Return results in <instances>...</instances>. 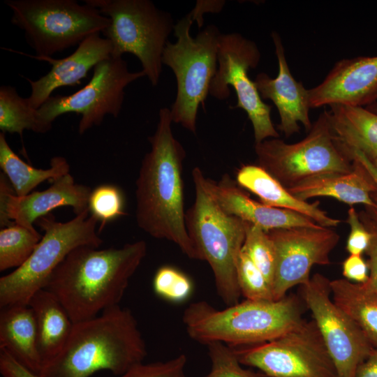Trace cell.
<instances>
[{
    "instance_id": "24",
    "label": "cell",
    "mask_w": 377,
    "mask_h": 377,
    "mask_svg": "<svg viewBox=\"0 0 377 377\" xmlns=\"http://www.w3.org/2000/svg\"><path fill=\"white\" fill-rule=\"evenodd\" d=\"M0 349L32 373L40 374L43 361L38 350L36 323L28 304L1 308Z\"/></svg>"
},
{
    "instance_id": "13",
    "label": "cell",
    "mask_w": 377,
    "mask_h": 377,
    "mask_svg": "<svg viewBox=\"0 0 377 377\" xmlns=\"http://www.w3.org/2000/svg\"><path fill=\"white\" fill-rule=\"evenodd\" d=\"M260 59V52L253 41L237 33L221 34L218 68L209 90L214 98L225 100L230 94L229 86H232L237 98L234 108L246 112L253 126L255 144L269 138H279L271 119V105L263 101L254 81L248 75L249 69L256 68Z\"/></svg>"
},
{
    "instance_id": "33",
    "label": "cell",
    "mask_w": 377,
    "mask_h": 377,
    "mask_svg": "<svg viewBox=\"0 0 377 377\" xmlns=\"http://www.w3.org/2000/svg\"><path fill=\"white\" fill-rule=\"evenodd\" d=\"M211 369L205 377H269L259 371L244 369L233 350L221 342L206 345Z\"/></svg>"
},
{
    "instance_id": "39",
    "label": "cell",
    "mask_w": 377,
    "mask_h": 377,
    "mask_svg": "<svg viewBox=\"0 0 377 377\" xmlns=\"http://www.w3.org/2000/svg\"><path fill=\"white\" fill-rule=\"evenodd\" d=\"M0 371L5 377H40L20 364L3 349H0Z\"/></svg>"
},
{
    "instance_id": "4",
    "label": "cell",
    "mask_w": 377,
    "mask_h": 377,
    "mask_svg": "<svg viewBox=\"0 0 377 377\" xmlns=\"http://www.w3.org/2000/svg\"><path fill=\"white\" fill-rule=\"evenodd\" d=\"M304 320L297 299L287 295L279 300H246L221 310L207 301H197L182 314L191 339L205 346L221 342L230 347L269 341Z\"/></svg>"
},
{
    "instance_id": "12",
    "label": "cell",
    "mask_w": 377,
    "mask_h": 377,
    "mask_svg": "<svg viewBox=\"0 0 377 377\" xmlns=\"http://www.w3.org/2000/svg\"><path fill=\"white\" fill-rule=\"evenodd\" d=\"M231 348L242 365L269 377H338L313 320L269 341Z\"/></svg>"
},
{
    "instance_id": "3",
    "label": "cell",
    "mask_w": 377,
    "mask_h": 377,
    "mask_svg": "<svg viewBox=\"0 0 377 377\" xmlns=\"http://www.w3.org/2000/svg\"><path fill=\"white\" fill-rule=\"evenodd\" d=\"M147 355L131 311L117 305L74 323L60 353L42 368L40 377H90L100 370L120 376Z\"/></svg>"
},
{
    "instance_id": "9",
    "label": "cell",
    "mask_w": 377,
    "mask_h": 377,
    "mask_svg": "<svg viewBox=\"0 0 377 377\" xmlns=\"http://www.w3.org/2000/svg\"><path fill=\"white\" fill-rule=\"evenodd\" d=\"M11 22L24 33L39 57H52L103 32L110 19L99 10L75 0H6Z\"/></svg>"
},
{
    "instance_id": "15",
    "label": "cell",
    "mask_w": 377,
    "mask_h": 377,
    "mask_svg": "<svg viewBox=\"0 0 377 377\" xmlns=\"http://www.w3.org/2000/svg\"><path fill=\"white\" fill-rule=\"evenodd\" d=\"M274 246L276 268L272 286L274 300L293 287L307 283L315 265L330 264V253L340 239L331 228L293 227L267 232Z\"/></svg>"
},
{
    "instance_id": "17",
    "label": "cell",
    "mask_w": 377,
    "mask_h": 377,
    "mask_svg": "<svg viewBox=\"0 0 377 377\" xmlns=\"http://www.w3.org/2000/svg\"><path fill=\"white\" fill-rule=\"evenodd\" d=\"M308 94L310 108L373 104L377 100V56L339 60L319 84L308 89Z\"/></svg>"
},
{
    "instance_id": "31",
    "label": "cell",
    "mask_w": 377,
    "mask_h": 377,
    "mask_svg": "<svg viewBox=\"0 0 377 377\" xmlns=\"http://www.w3.org/2000/svg\"><path fill=\"white\" fill-rule=\"evenodd\" d=\"M89 210L101 226V232L106 223L125 214L124 200L121 191L112 184H102L91 190Z\"/></svg>"
},
{
    "instance_id": "27",
    "label": "cell",
    "mask_w": 377,
    "mask_h": 377,
    "mask_svg": "<svg viewBox=\"0 0 377 377\" xmlns=\"http://www.w3.org/2000/svg\"><path fill=\"white\" fill-rule=\"evenodd\" d=\"M333 301L357 325L374 347H377V292L365 283L346 279L330 281Z\"/></svg>"
},
{
    "instance_id": "35",
    "label": "cell",
    "mask_w": 377,
    "mask_h": 377,
    "mask_svg": "<svg viewBox=\"0 0 377 377\" xmlns=\"http://www.w3.org/2000/svg\"><path fill=\"white\" fill-rule=\"evenodd\" d=\"M186 362L182 353L167 361L137 364L118 377H186Z\"/></svg>"
},
{
    "instance_id": "37",
    "label": "cell",
    "mask_w": 377,
    "mask_h": 377,
    "mask_svg": "<svg viewBox=\"0 0 377 377\" xmlns=\"http://www.w3.org/2000/svg\"><path fill=\"white\" fill-rule=\"evenodd\" d=\"M360 217L371 234V239L366 253L369 256V269L368 281L364 283L369 288L377 292V223L364 209L359 212Z\"/></svg>"
},
{
    "instance_id": "40",
    "label": "cell",
    "mask_w": 377,
    "mask_h": 377,
    "mask_svg": "<svg viewBox=\"0 0 377 377\" xmlns=\"http://www.w3.org/2000/svg\"><path fill=\"white\" fill-rule=\"evenodd\" d=\"M224 4V1H198L191 13L198 24V27L200 28L202 25V15L205 13H219Z\"/></svg>"
},
{
    "instance_id": "18",
    "label": "cell",
    "mask_w": 377,
    "mask_h": 377,
    "mask_svg": "<svg viewBox=\"0 0 377 377\" xmlns=\"http://www.w3.org/2000/svg\"><path fill=\"white\" fill-rule=\"evenodd\" d=\"M6 50L47 62L52 66L46 75L36 80L24 77L31 87V94L27 101L35 110L38 109L55 89L80 84L81 80L87 77L90 70L112 56L110 41L100 36V33L94 34L85 38L72 54L61 59L39 57L11 49Z\"/></svg>"
},
{
    "instance_id": "45",
    "label": "cell",
    "mask_w": 377,
    "mask_h": 377,
    "mask_svg": "<svg viewBox=\"0 0 377 377\" xmlns=\"http://www.w3.org/2000/svg\"><path fill=\"white\" fill-rule=\"evenodd\" d=\"M371 161V160H370ZM371 162L372 163L374 167L376 168V170H377V157L374 158L373 160L371 161Z\"/></svg>"
},
{
    "instance_id": "28",
    "label": "cell",
    "mask_w": 377,
    "mask_h": 377,
    "mask_svg": "<svg viewBox=\"0 0 377 377\" xmlns=\"http://www.w3.org/2000/svg\"><path fill=\"white\" fill-rule=\"evenodd\" d=\"M0 130L21 137L24 130L43 133L36 110L31 107L27 98L22 97L10 85L0 87Z\"/></svg>"
},
{
    "instance_id": "26",
    "label": "cell",
    "mask_w": 377,
    "mask_h": 377,
    "mask_svg": "<svg viewBox=\"0 0 377 377\" xmlns=\"http://www.w3.org/2000/svg\"><path fill=\"white\" fill-rule=\"evenodd\" d=\"M0 168L7 177L17 196L22 197L31 193L40 184L49 181L53 182L70 173V165L60 156L50 160L47 169L33 167L23 161L11 149L6 138V133L0 132Z\"/></svg>"
},
{
    "instance_id": "41",
    "label": "cell",
    "mask_w": 377,
    "mask_h": 377,
    "mask_svg": "<svg viewBox=\"0 0 377 377\" xmlns=\"http://www.w3.org/2000/svg\"><path fill=\"white\" fill-rule=\"evenodd\" d=\"M355 377H377V347L360 364Z\"/></svg>"
},
{
    "instance_id": "43",
    "label": "cell",
    "mask_w": 377,
    "mask_h": 377,
    "mask_svg": "<svg viewBox=\"0 0 377 377\" xmlns=\"http://www.w3.org/2000/svg\"><path fill=\"white\" fill-rule=\"evenodd\" d=\"M377 223V208L365 207L364 209Z\"/></svg>"
},
{
    "instance_id": "11",
    "label": "cell",
    "mask_w": 377,
    "mask_h": 377,
    "mask_svg": "<svg viewBox=\"0 0 377 377\" xmlns=\"http://www.w3.org/2000/svg\"><path fill=\"white\" fill-rule=\"evenodd\" d=\"M145 76L142 71H129L122 57L112 56L100 62L84 87L68 96H51L36 110L43 133L52 129L58 117L68 112L81 114L78 124L80 135L100 126L108 114L117 117L122 108L125 88Z\"/></svg>"
},
{
    "instance_id": "16",
    "label": "cell",
    "mask_w": 377,
    "mask_h": 377,
    "mask_svg": "<svg viewBox=\"0 0 377 377\" xmlns=\"http://www.w3.org/2000/svg\"><path fill=\"white\" fill-rule=\"evenodd\" d=\"M91 188L75 182L68 173L52 182L49 188L17 196L3 172L0 175V226L19 224L34 228V223L53 209L71 207L75 215L89 209Z\"/></svg>"
},
{
    "instance_id": "6",
    "label": "cell",
    "mask_w": 377,
    "mask_h": 377,
    "mask_svg": "<svg viewBox=\"0 0 377 377\" xmlns=\"http://www.w3.org/2000/svg\"><path fill=\"white\" fill-rule=\"evenodd\" d=\"M195 19L191 12L175 25V43L168 42L162 61L173 71L177 95L171 106L172 121L195 133L198 108L209 94L218 68V49L221 33L207 25L195 38L190 29Z\"/></svg>"
},
{
    "instance_id": "20",
    "label": "cell",
    "mask_w": 377,
    "mask_h": 377,
    "mask_svg": "<svg viewBox=\"0 0 377 377\" xmlns=\"http://www.w3.org/2000/svg\"><path fill=\"white\" fill-rule=\"evenodd\" d=\"M204 184L224 212L258 226L266 232L293 227L320 226L299 212L270 207L251 199L228 174L219 182L204 177Z\"/></svg>"
},
{
    "instance_id": "8",
    "label": "cell",
    "mask_w": 377,
    "mask_h": 377,
    "mask_svg": "<svg viewBox=\"0 0 377 377\" xmlns=\"http://www.w3.org/2000/svg\"><path fill=\"white\" fill-rule=\"evenodd\" d=\"M108 17L110 23L102 32L112 46V56L134 54L151 85L160 80L163 54L174 31L172 15L149 0H84Z\"/></svg>"
},
{
    "instance_id": "23",
    "label": "cell",
    "mask_w": 377,
    "mask_h": 377,
    "mask_svg": "<svg viewBox=\"0 0 377 377\" xmlns=\"http://www.w3.org/2000/svg\"><path fill=\"white\" fill-rule=\"evenodd\" d=\"M237 184L254 193L264 205L302 214L325 228L338 226L341 221L328 216L316 200H301L258 165H244L237 171Z\"/></svg>"
},
{
    "instance_id": "14",
    "label": "cell",
    "mask_w": 377,
    "mask_h": 377,
    "mask_svg": "<svg viewBox=\"0 0 377 377\" xmlns=\"http://www.w3.org/2000/svg\"><path fill=\"white\" fill-rule=\"evenodd\" d=\"M330 281L316 273L302 286V295L335 366L338 377H355L374 348L363 332L332 300Z\"/></svg>"
},
{
    "instance_id": "1",
    "label": "cell",
    "mask_w": 377,
    "mask_h": 377,
    "mask_svg": "<svg viewBox=\"0 0 377 377\" xmlns=\"http://www.w3.org/2000/svg\"><path fill=\"white\" fill-rule=\"evenodd\" d=\"M172 123L170 110L161 108L135 182L136 222L151 237L172 242L188 258L202 260L186 230L182 177L186 153L174 137Z\"/></svg>"
},
{
    "instance_id": "30",
    "label": "cell",
    "mask_w": 377,
    "mask_h": 377,
    "mask_svg": "<svg viewBox=\"0 0 377 377\" xmlns=\"http://www.w3.org/2000/svg\"><path fill=\"white\" fill-rule=\"evenodd\" d=\"M242 250L260 270L272 288L276 268V252L267 232L246 222L245 239Z\"/></svg>"
},
{
    "instance_id": "10",
    "label": "cell",
    "mask_w": 377,
    "mask_h": 377,
    "mask_svg": "<svg viewBox=\"0 0 377 377\" xmlns=\"http://www.w3.org/2000/svg\"><path fill=\"white\" fill-rule=\"evenodd\" d=\"M254 149L258 165L286 188L314 175L346 173L354 167L334 142L326 110L302 140L288 144L279 138L267 139Z\"/></svg>"
},
{
    "instance_id": "5",
    "label": "cell",
    "mask_w": 377,
    "mask_h": 377,
    "mask_svg": "<svg viewBox=\"0 0 377 377\" xmlns=\"http://www.w3.org/2000/svg\"><path fill=\"white\" fill-rule=\"evenodd\" d=\"M195 198L186 212L188 234L202 260L210 266L216 291L227 306L239 302L241 292L237 279V263L246 235V221L224 212L204 184L198 167L192 171Z\"/></svg>"
},
{
    "instance_id": "29",
    "label": "cell",
    "mask_w": 377,
    "mask_h": 377,
    "mask_svg": "<svg viewBox=\"0 0 377 377\" xmlns=\"http://www.w3.org/2000/svg\"><path fill=\"white\" fill-rule=\"evenodd\" d=\"M42 236L34 228L13 223L0 230V271L17 269L29 258Z\"/></svg>"
},
{
    "instance_id": "25",
    "label": "cell",
    "mask_w": 377,
    "mask_h": 377,
    "mask_svg": "<svg viewBox=\"0 0 377 377\" xmlns=\"http://www.w3.org/2000/svg\"><path fill=\"white\" fill-rule=\"evenodd\" d=\"M28 305L34 314L43 367L62 350L74 323L58 299L45 288L37 291Z\"/></svg>"
},
{
    "instance_id": "42",
    "label": "cell",
    "mask_w": 377,
    "mask_h": 377,
    "mask_svg": "<svg viewBox=\"0 0 377 377\" xmlns=\"http://www.w3.org/2000/svg\"><path fill=\"white\" fill-rule=\"evenodd\" d=\"M353 158H357L363 164V165L366 168V169L370 173L371 176L372 177L377 186V170L374 167L371 161L367 156H365L362 152L358 151H355L353 152L352 159H353ZM372 199L375 202V203L377 205V191L376 192L372 194Z\"/></svg>"
},
{
    "instance_id": "34",
    "label": "cell",
    "mask_w": 377,
    "mask_h": 377,
    "mask_svg": "<svg viewBox=\"0 0 377 377\" xmlns=\"http://www.w3.org/2000/svg\"><path fill=\"white\" fill-rule=\"evenodd\" d=\"M153 289L160 297L172 302L187 300L193 291L191 279L183 272L171 266H162L153 279Z\"/></svg>"
},
{
    "instance_id": "36",
    "label": "cell",
    "mask_w": 377,
    "mask_h": 377,
    "mask_svg": "<svg viewBox=\"0 0 377 377\" xmlns=\"http://www.w3.org/2000/svg\"><path fill=\"white\" fill-rule=\"evenodd\" d=\"M346 222L350 226V233L346 249L350 255L362 256L369 246L371 234L353 207H350L348 210Z\"/></svg>"
},
{
    "instance_id": "46",
    "label": "cell",
    "mask_w": 377,
    "mask_h": 377,
    "mask_svg": "<svg viewBox=\"0 0 377 377\" xmlns=\"http://www.w3.org/2000/svg\"><path fill=\"white\" fill-rule=\"evenodd\" d=\"M3 377H5V376H3Z\"/></svg>"
},
{
    "instance_id": "22",
    "label": "cell",
    "mask_w": 377,
    "mask_h": 377,
    "mask_svg": "<svg viewBox=\"0 0 377 377\" xmlns=\"http://www.w3.org/2000/svg\"><path fill=\"white\" fill-rule=\"evenodd\" d=\"M328 121L339 149L350 160L355 151L369 160L377 157V114L366 108L341 104L330 105Z\"/></svg>"
},
{
    "instance_id": "38",
    "label": "cell",
    "mask_w": 377,
    "mask_h": 377,
    "mask_svg": "<svg viewBox=\"0 0 377 377\" xmlns=\"http://www.w3.org/2000/svg\"><path fill=\"white\" fill-rule=\"evenodd\" d=\"M342 274L350 281L364 283L369 276L367 262L360 255H350L342 263Z\"/></svg>"
},
{
    "instance_id": "2",
    "label": "cell",
    "mask_w": 377,
    "mask_h": 377,
    "mask_svg": "<svg viewBox=\"0 0 377 377\" xmlns=\"http://www.w3.org/2000/svg\"><path fill=\"white\" fill-rule=\"evenodd\" d=\"M146 253L144 240L119 248L77 247L55 269L44 288L58 299L73 323L94 318L119 305Z\"/></svg>"
},
{
    "instance_id": "19",
    "label": "cell",
    "mask_w": 377,
    "mask_h": 377,
    "mask_svg": "<svg viewBox=\"0 0 377 377\" xmlns=\"http://www.w3.org/2000/svg\"><path fill=\"white\" fill-rule=\"evenodd\" d=\"M272 38L278 60V75L271 78L265 73H258L254 83L262 99H269L276 105L281 120L277 128L286 138L299 133V123L309 132L313 124L309 118L308 89L293 77L279 34L273 31Z\"/></svg>"
},
{
    "instance_id": "32",
    "label": "cell",
    "mask_w": 377,
    "mask_h": 377,
    "mask_svg": "<svg viewBox=\"0 0 377 377\" xmlns=\"http://www.w3.org/2000/svg\"><path fill=\"white\" fill-rule=\"evenodd\" d=\"M237 279L241 295L249 300H274L265 276L247 254L241 251L237 263Z\"/></svg>"
},
{
    "instance_id": "44",
    "label": "cell",
    "mask_w": 377,
    "mask_h": 377,
    "mask_svg": "<svg viewBox=\"0 0 377 377\" xmlns=\"http://www.w3.org/2000/svg\"><path fill=\"white\" fill-rule=\"evenodd\" d=\"M366 108L377 114V102L367 106Z\"/></svg>"
},
{
    "instance_id": "7",
    "label": "cell",
    "mask_w": 377,
    "mask_h": 377,
    "mask_svg": "<svg viewBox=\"0 0 377 377\" xmlns=\"http://www.w3.org/2000/svg\"><path fill=\"white\" fill-rule=\"evenodd\" d=\"M37 223L44 233L31 255L21 267L0 278V308L27 305L73 250L83 246L99 248L103 243L96 230L98 220L89 209L66 222L49 214Z\"/></svg>"
},
{
    "instance_id": "21",
    "label": "cell",
    "mask_w": 377,
    "mask_h": 377,
    "mask_svg": "<svg viewBox=\"0 0 377 377\" xmlns=\"http://www.w3.org/2000/svg\"><path fill=\"white\" fill-rule=\"evenodd\" d=\"M353 169L346 173L329 172L306 178L288 188L297 198L306 201L320 196H329L350 207L362 204L377 208L372 199L377 186L370 173L357 158H353Z\"/></svg>"
}]
</instances>
